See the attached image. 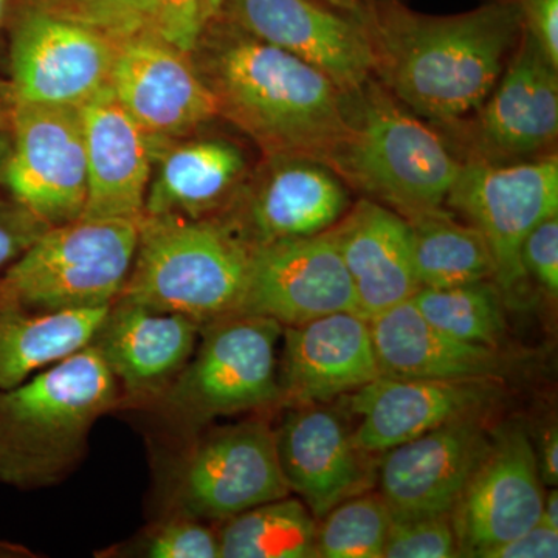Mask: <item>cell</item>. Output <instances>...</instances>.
Masks as SVG:
<instances>
[{
  "instance_id": "obj_18",
  "label": "cell",
  "mask_w": 558,
  "mask_h": 558,
  "mask_svg": "<svg viewBox=\"0 0 558 558\" xmlns=\"http://www.w3.org/2000/svg\"><path fill=\"white\" fill-rule=\"evenodd\" d=\"M275 438L289 490L315 519L373 484L371 454L359 449L340 409L328 403L292 405Z\"/></svg>"
},
{
  "instance_id": "obj_45",
  "label": "cell",
  "mask_w": 558,
  "mask_h": 558,
  "mask_svg": "<svg viewBox=\"0 0 558 558\" xmlns=\"http://www.w3.org/2000/svg\"><path fill=\"white\" fill-rule=\"evenodd\" d=\"M10 0H0V32L5 25L7 16H9Z\"/></svg>"
},
{
  "instance_id": "obj_24",
  "label": "cell",
  "mask_w": 558,
  "mask_h": 558,
  "mask_svg": "<svg viewBox=\"0 0 558 558\" xmlns=\"http://www.w3.org/2000/svg\"><path fill=\"white\" fill-rule=\"evenodd\" d=\"M366 319L413 299L421 289L414 270L409 222L376 202L360 201L330 227Z\"/></svg>"
},
{
  "instance_id": "obj_44",
  "label": "cell",
  "mask_w": 558,
  "mask_h": 558,
  "mask_svg": "<svg viewBox=\"0 0 558 558\" xmlns=\"http://www.w3.org/2000/svg\"><path fill=\"white\" fill-rule=\"evenodd\" d=\"M222 3L223 0H205V7H207L208 22L215 20V17L218 16Z\"/></svg>"
},
{
  "instance_id": "obj_8",
  "label": "cell",
  "mask_w": 558,
  "mask_h": 558,
  "mask_svg": "<svg viewBox=\"0 0 558 558\" xmlns=\"http://www.w3.org/2000/svg\"><path fill=\"white\" fill-rule=\"evenodd\" d=\"M171 478L174 512L226 521L290 490L279 464L275 429L245 421L191 444Z\"/></svg>"
},
{
  "instance_id": "obj_11",
  "label": "cell",
  "mask_w": 558,
  "mask_h": 558,
  "mask_svg": "<svg viewBox=\"0 0 558 558\" xmlns=\"http://www.w3.org/2000/svg\"><path fill=\"white\" fill-rule=\"evenodd\" d=\"M0 185L47 226L83 218L87 163L80 108L16 102Z\"/></svg>"
},
{
  "instance_id": "obj_3",
  "label": "cell",
  "mask_w": 558,
  "mask_h": 558,
  "mask_svg": "<svg viewBox=\"0 0 558 558\" xmlns=\"http://www.w3.org/2000/svg\"><path fill=\"white\" fill-rule=\"evenodd\" d=\"M119 407V381L92 344L0 391V484L33 490L68 478L98 418Z\"/></svg>"
},
{
  "instance_id": "obj_9",
  "label": "cell",
  "mask_w": 558,
  "mask_h": 558,
  "mask_svg": "<svg viewBox=\"0 0 558 558\" xmlns=\"http://www.w3.org/2000/svg\"><path fill=\"white\" fill-rule=\"evenodd\" d=\"M119 43L39 3L17 14L10 39L16 102L80 108L108 86Z\"/></svg>"
},
{
  "instance_id": "obj_32",
  "label": "cell",
  "mask_w": 558,
  "mask_h": 558,
  "mask_svg": "<svg viewBox=\"0 0 558 558\" xmlns=\"http://www.w3.org/2000/svg\"><path fill=\"white\" fill-rule=\"evenodd\" d=\"M322 520L315 557L384 558L392 517L380 494L362 492L330 509Z\"/></svg>"
},
{
  "instance_id": "obj_36",
  "label": "cell",
  "mask_w": 558,
  "mask_h": 558,
  "mask_svg": "<svg viewBox=\"0 0 558 558\" xmlns=\"http://www.w3.org/2000/svg\"><path fill=\"white\" fill-rule=\"evenodd\" d=\"M521 264L550 295L558 293V215L549 216L529 231L521 245Z\"/></svg>"
},
{
  "instance_id": "obj_14",
  "label": "cell",
  "mask_w": 558,
  "mask_h": 558,
  "mask_svg": "<svg viewBox=\"0 0 558 558\" xmlns=\"http://www.w3.org/2000/svg\"><path fill=\"white\" fill-rule=\"evenodd\" d=\"M347 207V190L326 165L304 157L271 156L242 183L218 218L256 247L323 233L339 222Z\"/></svg>"
},
{
  "instance_id": "obj_15",
  "label": "cell",
  "mask_w": 558,
  "mask_h": 558,
  "mask_svg": "<svg viewBox=\"0 0 558 558\" xmlns=\"http://www.w3.org/2000/svg\"><path fill=\"white\" fill-rule=\"evenodd\" d=\"M543 501L537 451L527 433L515 425L502 429L451 510L459 557H483L534 527Z\"/></svg>"
},
{
  "instance_id": "obj_13",
  "label": "cell",
  "mask_w": 558,
  "mask_h": 558,
  "mask_svg": "<svg viewBox=\"0 0 558 558\" xmlns=\"http://www.w3.org/2000/svg\"><path fill=\"white\" fill-rule=\"evenodd\" d=\"M337 312L359 310L330 229L253 247L247 290L238 314L271 318L286 328Z\"/></svg>"
},
{
  "instance_id": "obj_42",
  "label": "cell",
  "mask_w": 558,
  "mask_h": 558,
  "mask_svg": "<svg viewBox=\"0 0 558 558\" xmlns=\"http://www.w3.org/2000/svg\"><path fill=\"white\" fill-rule=\"evenodd\" d=\"M322 2L328 3L333 9L343 11L349 16L355 17V20L362 21L365 17V0H322Z\"/></svg>"
},
{
  "instance_id": "obj_7",
  "label": "cell",
  "mask_w": 558,
  "mask_h": 558,
  "mask_svg": "<svg viewBox=\"0 0 558 558\" xmlns=\"http://www.w3.org/2000/svg\"><path fill=\"white\" fill-rule=\"evenodd\" d=\"M282 330L275 319L247 314L201 326L199 347L150 407L191 438L216 417L277 405Z\"/></svg>"
},
{
  "instance_id": "obj_10",
  "label": "cell",
  "mask_w": 558,
  "mask_h": 558,
  "mask_svg": "<svg viewBox=\"0 0 558 558\" xmlns=\"http://www.w3.org/2000/svg\"><path fill=\"white\" fill-rule=\"evenodd\" d=\"M446 204L483 234L499 292L517 299L527 278L521 245L542 220L558 215L557 156L512 167L469 161L459 170Z\"/></svg>"
},
{
  "instance_id": "obj_39",
  "label": "cell",
  "mask_w": 558,
  "mask_h": 558,
  "mask_svg": "<svg viewBox=\"0 0 558 558\" xmlns=\"http://www.w3.org/2000/svg\"><path fill=\"white\" fill-rule=\"evenodd\" d=\"M537 462L539 478H542L543 484L556 487L558 483V436L556 427L550 428L543 438Z\"/></svg>"
},
{
  "instance_id": "obj_2",
  "label": "cell",
  "mask_w": 558,
  "mask_h": 558,
  "mask_svg": "<svg viewBox=\"0 0 558 558\" xmlns=\"http://www.w3.org/2000/svg\"><path fill=\"white\" fill-rule=\"evenodd\" d=\"M374 72L398 100L425 119H464L487 100L521 20L509 0L468 13L427 16L398 0L366 2Z\"/></svg>"
},
{
  "instance_id": "obj_17",
  "label": "cell",
  "mask_w": 558,
  "mask_h": 558,
  "mask_svg": "<svg viewBox=\"0 0 558 558\" xmlns=\"http://www.w3.org/2000/svg\"><path fill=\"white\" fill-rule=\"evenodd\" d=\"M488 447L480 413H472L385 451L379 494L392 520L451 513Z\"/></svg>"
},
{
  "instance_id": "obj_22",
  "label": "cell",
  "mask_w": 558,
  "mask_h": 558,
  "mask_svg": "<svg viewBox=\"0 0 558 558\" xmlns=\"http://www.w3.org/2000/svg\"><path fill=\"white\" fill-rule=\"evenodd\" d=\"M80 116L87 163L83 218L138 220L153 172L149 138L109 84L80 106Z\"/></svg>"
},
{
  "instance_id": "obj_19",
  "label": "cell",
  "mask_w": 558,
  "mask_h": 558,
  "mask_svg": "<svg viewBox=\"0 0 558 558\" xmlns=\"http://www.w3.org/2000/svg\"><path fill=\"white\" fill-rule=\"evenodd\" d=\"M494 380H428L381 376L344 399L357 417L355 444L366 454H384L465 414L481 413L497 396Z\"/></svg>"
},
{
  "instance_id": "obj_6",
  "label": "cell",
  "mask_w": 558,
  "mask_h": 558,
  "mask_svg": "<svg viewBox=\"0 0 558 558\" xmlns=\"http://www.w3.org/2000/svg\"><path fill=\"white\" fill-rule=\"evenodd\" d=\"M137 240L134 219L50 227L0 274V304L35 314L110 306L130 277Z\"/></svg>"
},
{
  "instance_id": "obj_33",
  "label": "cell",
  "mask_w": 558,
  "mask_h": 558,
  "mask_svg": "<svg viewBox=\"0 0 558 558\" xmlns=\"http://www.w3.org/2000/svg\"><path fill=\"white\" fill-rule=\"evenodd\" d=\"M140 553L150 558H219V532L202 520L174 512L143 535Z\"/></svg>"
},
{
  "instance_id": "obj_31",
  "label": "cell",
  "mask_w": 558,
  "mask_h": 558,
  "mask_svg": "<svg viewBox=\"0 0 558 558\" xmlns=\"http://www.w3.org/2000/svg\"><path fill=\"white\" fill-rule=\"evenodd\" d=\"M411 300L429 325L454 339L498 348L505 333L502 295L487 279L453 288H421Z\"/></svg>"
},
{
  "instance_id": "obj_43",
  "label": "cell",
  "mask_w": 558,
  "mask_h": 558,
  "mask_svg": "<svg viewBox=\"0 0 558 558\" xmlns=\"http://www.w3.org/2000/svg\"><path fill=\"white\" fill-rule=\"evenodd\" d=\"M11 150H13V134L11 128H0V180L9 163Z\"/></svg>"
},
{
  "instance_id": "obj_1",
  "label": "cell",
  "mask_w": 558,
  "mask_h": 558,
  "mask_svg": "<svg viewBox=\"0 0 558 558\" xmlns=\"http://www.w3.org/2000/svg\"><path fill=\"white\" fill-rule=\"evenodd\" d=\"M220 117L266 157L325 165L348 128L349 95L322 70L271 44L211 20L191 51Z\"/></svg>"
},
{
  "instance_id": "obj_23",
  "label": "cell",
  "mask_w": 558,
  "mask_h": 558,
  "mask_svg": "<svg viewBox=\"0 0 558 558\" xmlns=\"http://www.w3.org/2000/svg\"><path fill=\"white\" fill-rule=\"evenodd\" d=\"M196 132L149 142L153 172L143 215L218 218L236 197L247 178L244 153L229 140Z\"/></svg>"
},
{
  "instance_id": "obj_34",
  "label": "cell",
  "mask_w": 558,
  "mask_h": 558,
  "mask_svg": "<svg viewBox=\"0 0 558 558\" xmlns=\"http://www.w3.org/2000/svg\"><path fill=\"white\" fill-rule=\"evenodd\" d=\"M384 557H459L458 539L450 513L421 517V519L392 520Z\"/></svg>"
},
{
  "instance_id": "obj_29",
  "label": "cell",
  "mask_w": 558,
  "mask_h": 558,
  "mask_svg": "<svg viewBox=\"0 0 558 558\" xmlns=\"http://www.w3.org/2000/svg\"><path fill=\"white\" fill-rule=\"evenodd\" d=\"M407 222L421 288H453L494 278L490 248L475 227L458 223L444 209Z\"/></svg>"
},
{
  "instance_id": "obj_38",
  "label": "cell",
  "mask_w": 558,
  "mask_h": 558,
  "mask_svg": "<svg viewBox=\"0 0 558 558\" xmlns=\"http://www.w3.org/2000/svg\"><path fill=\"white\" fill-rule=\"evenodd\" d=\"M558 557V531L535 524L519 537L486 550L481 558H556Z\"/></svg>"
},
{
  "instance_id": "obj_21",
  "label": "cell",
  "mask_w": 558,
  "mask_h": 558,
  "mask_svg": "<svg viewBox=\"0 0 558 558\" xmlns=\"http://www.w3.org/2000/svg\"><path fill=\"white\" fill-rule=\"evenodd\" d=\"M279 403H328L381 376L369 319L337 312L282 330Z\"/></svg>"
},
{
  "instance_id": "obj_16",
  "label": "cell",
  "mask_w": 558,
  "mask_h": 558,
  "mask_svg": "<svg viewBox=\"0 0 558 558\" xmlns=\"http://www.w3.org/2000/svg\"><path fill=\"white\" fill-rule=\"evenodd\" d=\"M109 86L149 142L185 137L219 116L190 51L165 40H121Z\"/></svg>"
},
{
  "instance_id": "obj_25",
  "label": "cell",
  "mask_w": 558,
  "mask_h": 558,
  "mask_svg": "<svg viewBox=\"0 0 558 558\" xmlns=\"http://www.w3.org/2000/svg\"><path fill=\"white\" fill-rule=\"evenodd\" d=\"M537 43L521 31V44L497 89L481 105V145L498 156L548 148L558 132V75Z\"/></svg>"
},
{
  "instance_id": "obj_20",
  "label": "cell",
  "mask_w": 558,
  "mask_h": 558,
  "mask_svg": "<svg viewBox=\"0 0 558 558\" xmlns=\"http://www.w3.org/2000/svg\"><path fill=\"white\" fill-rule=\"evenodd\" d=\"M201 325L174 312L119 299L110 304L92 347L119 381L121 405H153L189 363Z\"/></svg>"
},
{
  "instance_id": "obj_26",
  "label": "cell",
  "mask_w": 558,
  "mask_h": 558,
  "mask_svg": "<svg viewBox=\"0 0 558 558\" xmlns=\"http://www.w3.org/2000/svg\"><path fill=\"white\" fill-rule=\"evenodd\" d=\"M381 374L428 380H499L508 363L498 348L468 343L429 325L402 301L369 318Z\"/></svg>"
},
{
  "instance_id": "obj_4",
  "label": "cell",
  "mask_w": 558,
  "mask_h": 558,
  "mask_svg": "<svg viewBox=\"0 0 558 558\" xmlns=\"http://www.w3.org/2000/svg\"><path fill=\"white\" fill-rule=\"evenodd\" d=\"M252 252L220 218L143 215L134 263L119 299L182 314L201 326L229 317L244 300Z\"/></svg>"
},
{
  "instance_id": "obj_40",
  "label": "cell",
  "mask_w": 558,
  "mask_h": 558,
  "mask_svg": "<svg viewBox=\"0 0 558 558\" xmlns=\"http://www.w3.org/2000/svg\"><path fill=\"white\" fill-rule=\"evenodd\" d=\"M16 98L11 89L10 81H0V128H11Z\"/></svg>"
},
{
  "instance_id": "obj_28",
  "label": "cell",
  "mask_w": 558,
  "mask_h": 558,
  "mask_svg": "<svg viewBox=\"0 0 558 558\" xmlns=\"http://www.w3.org/2000/svg\"><path fill=\"white\" fill-rule=\"evenodd\" d=\"M110 38H154L193 51L208 24L205 0H35Z\"/></svg>"
},
{
  "instance_id": "obj_41",
  "label": "cell",
  "mask_w": 558,
  "mask_h": 558,
  "mask_svg": "<svg viewBox=\"0 0 558 558\" xmlns=\"http://www.w3.org/2000/svg\"><path fill=\"white\" fill-rule=\"evenodd\" d=\"M538 523L558 531V492L556 488L546 495Z\"/></svg>"
},
{
  "instance_id": "obj_35",
  "label": "cell",
  "mask_w": 558,
  "mask_h": 558,
  "mask_svg": "<svg viewBox=\"0 0 558 558\" xmlns=\"http://www.w3.org/2000/svg\"><path fill=\"white\" fill-rule=\"evenodd\" d=\"M49 229L50 226L13 197L0 196V274Z\"/></svg>"
},
{
  "instance_id": "obj_37",
  "label": "cell",
  "mask_w": 558,
  "mask_h": 558,
  "mask_svg": "<svg viewBox=\"0 0 558 558\" xmlns=\"http://www.w3.org/2000/svg\"><path fill=\"white\" fill-rule=\"evenodd\" d=\"M515 5L521 31L537 43L558 68V0H509Z\"/></svg>"
},
{
  "instance_id": "obj_5",
  "label": "cell",
  "mask_w": 558,
  "mask_h": 558,
  "mask_svg": "<svg viewBox=\"0 0 558 558\" xmlns=\"http://www.w3.org/2000/svg\"><path fill=\"white\" fill-rule=\"evenodd\" d=\"M325 165L405 219L442 209L462 167L436 132L373 83L349 95L347 131Z\"/></svg>"
},
{
  "instance_id": "obj_30",
  "label": "cell",
  "mask_w": 558,
  "mask_h": 558,
  "mask_svg": "<svg viewBox=\"0 0 558 558\" xmlns=\"http://www.w3.org/2000/svg\"><path fill=\"white\" fill-rule=\"evenodd\" d=\"M315 517L301 499H274L226 520L219 531L220 557H315Z\"/></svg>"
},
{
  "instance_id": "obj_12",
  "label": "cell",
  "mask_w": 558,
  "mask_h": 558,
  "mask_svg": "<svg viewBox=\"0 0 558 558\" xmlns=\"http://www.w3.org/2000/svg\"><path fill=\"white\" fill-rule=\"evenodd\" d=\"M216 17L322 70L344 94L376 73L365 24L322 0H223Z\"/></svg>"
},
{
  "instance_id": "obj_27",
  "label": "cell",
  "mask_w": 558,
  "mask_h": 558,
  "mask_svg": "<svg viewBox=\"0 0 558 558\" xmlns=\"http://www.w3.org/2000/svg\"><path fill=\"white\" fill-rule=\"evenodd\" d=\"M109 307L35 314L0 304V391L89 347Z\"/></svg>"
}]
</instances>
